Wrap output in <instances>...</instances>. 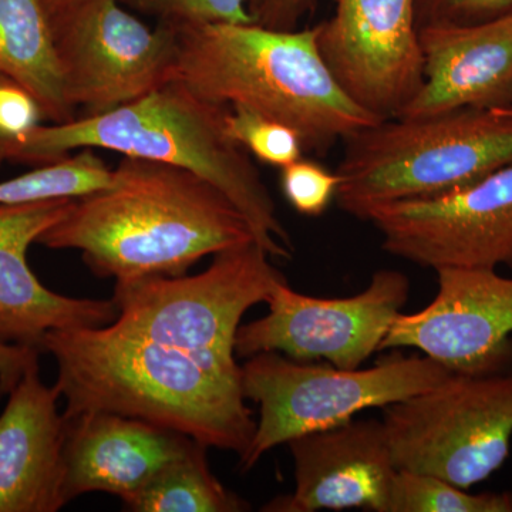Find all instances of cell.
Here are the masks:
<instances>
[{
    "mask_svg": "<svg viewBox=\"0 0 512 512\" xmlns=\"http://www.w3.org/2000/svg\"><path fill=\"white\" fill-rule=\"evenodd\" d=\"M107 190L74 198L36 244L77 249L99 278L183 276L204 256L256 242L245 215L192 171L124 157Z\"/></svg>",
    "mask_w": 512,
    "mask_h": 512,
    "instance_id": "6da1fadb",
    "label": "cell"
},
{
    "mask_svg": "<svg viewBox=\"0 0 512 512\" xmlns=\"http://www.w3.org/2000/svg\"><path fill=\"white\" fill-rule=\"evenodd\" d=\"M42 352L55 357V387L66 400V419L89 412L121 414L241 458L251 446L256 421L245 403L241 375L110 325L50 330Z\"/></svg>",
    "mask_w": 512,
    "mask_h": 512,
    "instance_id": "7a4b0ae2",
    "label": "cell"
},
{
    "mask_svg": "<svg viewBox=\"0 0 512 512\" xmlns=\"http://www.w3.org/2000/svg\"><path fill=\"white\" fill-rule=\"evenodd\" d=\"M228 107L171 80L124 106L92 117L32 128L0 141V165L55 163L70 151L101 148L160 161L210 181L245 215L256 244L271 258L292 259L293 244L271 192L247 151L228 136Z\"/></svg>",
    "mask_w": 512,
    "mask_h": 512,
    "instance_id": "3957f363",
    "label": "cell"
},
{
    "mask_svg": "<svg viewBox=\"0 0 512 512\" xmlns=\"http://www.w3.org/2000/svg\"><path fill=\"white\" fill-rule=\"evenodd\" d=\"M178 30L175 80L218 106L244 107L293 128L325 156L380 119L350 99L320 55L318 28L207 23Z\"/></svg>",
    "mask_w": 512,
    "mask_h": 512,
    "instance_id": "277c9868",
    "label": "cell"
},
{
    "mask_svg": "<svg viewBox=\"0 0 512 512\" xmlns=\"http://www.w3.org/2000/svg\"><path fill=\"white\" fill-rule=\"evenodd\" d=\"M343 143L335 200L366 222L380 205L439 197L512 164V106L393 117Z\"/></svg>",
    "mask_w": 512,
    "mask_h": 512,
    "instance_id": "5b68a950",
    "label": "cell"
},
{
    "mask_svg": "<svg viewBox=\"0 0 512 512\" xmlns=\"http://www.w3.org/2000/svg\"><path fill=\"white\" fill-rule=\"evenodd\" d=\"M285 276L256 242L225 249L194 276L116 282L111 328L183 350L229 375H241L235 336L252 306L266 302Z\"/></svg>",
    "mask_w": 512,
    "mask_h": 512,
    "instance_id": "8992f818",
    "label": "cell"
},
{
    "mask_svg": "<svg viewBox=\"0 0 512 512\" xmlns=\"http://www.w3.org/2000/svg\"><path fill=\"white\" fill-rule=\"evenodd\" d=\"M453 370L431 357L393 353L369 369L296 362L278 352L248 357L241 366L245 399L259 406V421L244 470L279 444L332 429L363 410L402 402L437 386Z\"/></svg>",
    "mask_w": 512,
    "mask_h": 512,
    "instance_id": "52a82bcc",
    "label": "cell"
},
{
    "mask_svg": "<svg viewBox=\"0 0 512 512\" xmlns=\"http://www.w3.org/2000/svg\"><path fill=\"white\" fill-rule=\"evenodd\" d=\"M382 421L397 470L470 490L510 454L512 370L453 372L426 392L383 407Z\"/></svg>",
    "mask_w": 512,
    "mask_h": 512,
    "instance_id": "ba28073f",
    "label": "cell"
},
{
    "mask_svg": "<svg viewBox=\"0 0 512 512\" xmlns=\"http://www.w3.org/2000/svg\"><path fill=\"white\" fill-rule=\"evenodd\" d=\"M53 42L74 110L97 116L175 80L178 30L148 28L120 0H79L50 18Z\"/></svg>",
    "mask_w": 512,
    "mask_h": 512,
    "instance_id": "9c48e42d",
    "label": "cell"
},
{
    "mask_svg": "<svg viewBox=\"0 0 512 512\" xmlns=\"http://www.w3.org/2000/svg\"><path fill=\"white\" fill-rule=\"evenodd\" d=\"M409 296L410 279L393 269L375 272L365 291L349 298L302 295L285 279L269 293L264 318L239 326L235 355L278 352L296 362L326 360L339 369H359L382 350Z\"/></svg>",
    "mask_w": 512,
    "mask_h": 512,
    "instance_id": "30bf717a",
    "label": "cell"
},
{
    "mask_svg": "<svg viewBox=\"0 0 512 512\" xmlns=\"http://www.w3.org/2000/svg\"><path fill=\"white\" fill-rule=\"evenodd\" d=\"M366 222L387 254L423 268H512V164L439 197L380 205Z\"/></svg>",
    "mask_w": 512,
    "mask_h": 512,
    "instance_id": "8fae6325",
    "label": "cell"
},
{
    "mask_svg": "<svg viewBox=\"0 0 512 512\" xmlns=\"http://www.w3.org/2000/svg\"><path fill=\"white\" fill-rule=\"evenodd\" d=\"M320 55L350 99L393 119L423 83L414 0H335L316 25Z\"/></svg>",
    "mask_w": 512,
    "mask_h": 512,
    "instance_id": "7c38bea8",
    "label": "cell"
},
{
    "mask_svg": "<svg viewBox=\"0 0 512 512\" xmlns=\"http://www.w3.org/2000/svg\"><path fill=\"white\" fill-rule=\"evenodd\" d=\"M430 305L399 313L382 350L414 348L458 373L512 370V278L497 269L436 271Z\"/></svg>",
    "mask_w": 512,
    "mask_h": 512,
    "instance_id": "4fadbf2b",
    "label": "cell"
},
{
    "mask_svg": "<svg viewBox=\"0 0 512 512\" xmlns=\"http://www.w3.org/2000/svg\"><path fill=\"white\" fill-rule=\"evenodd\" d=\"M295 491L262 511L389 512L397 470L383 421L350 420L288 441Z\"/></svg>",
    "mask_w": 512,
    "mask_h": 512,
    "instance_id": "5bb4252c",
    "label": "cell"
},
{
    "mask_svg": "<svg viewBox=\"0 0 512 512\" xmlns=\"http://www.w3.org/2000/svg\"><path fill=\"white\" fill-rule=\"evenodd\" d=\"M73 198L0 205V342L42 352L46 333L100 328L116 320L113 299H76L40 284L28 264V249L62 220Z\"/></svg>",
    "mask_w": 512,
    "mask_h": 512,
    "instance_id": "9a60e30c",
    "label": "cell"
},
{
    "mask_svg": "<svg viewBox=\"0 0 512 512\" xmlns=\"http://www.w3.org/2000/svg\"><path fill=\"white\" fill-rule=\"evenodd\" d=\"M423 83L397 117L512 106V13L464 26L419 30Z\"/></svg>",
    "mask_w": 512,
    "mask_h": 512,
    "instance_id": "2e32d148",
    "label": "cell"
},
{
    "mask_svg": "<svg viewBox=\"0 0 512 512\" xmlns=\"http://www.w3.org/2000/svg\"><path fill=\"white\" fill-rule=\"evenodd\" d=\"M66 421L67 504L87 493L116 495L127 504L195 443L178 431L121 414L89 412Z\"/></svg>",
    "mask_w": 512,
    "mask_h": 512,
    "instance_id": "e0dca14e",
    "label": "cell"
},
{
    "mask_svg": "<svg viewBox=\"0 0 512 512\" xmlns=\"http://www.w3.org/2000/svg\"><path fill=\"white\" fill-rule=\"evenodd\" d=\"M59 397L40 380L39 362L10 390L0 414V512H56L67 504Z\"/></svg>",
    "mask_w": 512,
    "mask_h": 512,
    "instance_id": "ac0fdd59",
    "label": "cell"
},
{
    "mask_svg": "<svg viewBox=\"0 0 512 512\" xmlns=\"http://www.w3.org/2000/svg\"><path fill=\"white\" fill-rule=\"evenodd\" d=\"M0 74L32 94L46 120L76 119L42 0H0Z\"/></svg>",
    "mask_w": 512,
    "mask_h": 512,
    "instance_id": "d6986e66",
    "label": "cell"
},
{
    "mask_svg": "<svg viewBox=\"0 0 512 512\" xmlns=\"http://www.w3.org/2000/svg\"><path fill=\"white\" fill-rule=\"evenodd\" d=\"M127 510L136 512H241L249 505L227 490L211 473L207 447L195 441L187 453L158 471L133 498Z\"/></svg>",
    "mask_w": 512,
    "mask_h": 512,
    "instance_id": "ffe728a7",
    "label": "cell"
},
{
    "mask_svg": "<svg viewBox=\"0 0 512 512\" xmlns=\"http://www.w3.org/2000/svg\"><path fill=\"white\" fill-rule=\"evenodd\" d=\"M74 156L60 158L55 163L39 165L35 170L0 183V205L80 198L107 190L116 181L114 168L93 150L84 148Z\"/></svg>",
    "mask_w": 512,
    "mask_h": 512,
    "instance_id": "44dd1931",
    "label": "cell"
},
{
    "mask_svg": "<svg viewBox=\"0 0 512 512\" xmlns=\"http://www.w3.org/2000/svg\"><path fill=\"white\" fill-rule=\"evenodd\" d=\"M389 512H512V493L471 494L439 477L399 470Z\"/></svg>",
    "mask_w": 512,
    "mask_h": 512,
    "instance_id": "7402d4cb",
    "label": "cell"
},
{
    "mask_svg": "<svg viewBox=\"0 0 512 512\" xmlns=\"http://www.w3.org/2000/svg\"><path fill=\"white\" fill-rule=\"evenodd\" d=\"M225 128L238 146L272 167H285L303 157L305 151L293 128L244 107L228 109Z\"/></svg>",
    "mask_w": 512,
    "mask_h": 512,
    "instance_id": "603a6c76",
    "label": "cell"
},
{
    "mask_svg": "<svg viewBox=\"0 0 512 512\" xmlns=\"http://www.w3.org/2000/svg\"><path fill=\"white\" fill-rule=\"evenodd\" d=\"M130 8L154 16L158 23L188 28L207 23H254L247 0H120Z\"/></svg>",
    "mask_w": 512,
    "mask_h": 512,
    "instance_id": "cb8c5ba5",
    "label": "cell"
},
{
    "mask_svg": "<svg viewBox=\"0 0 512 512\" xmlns=\"http://www.w3.org/2000/svg\"><path fill=\"white\" fill-rule=\"evenodd\" d=\"M340 178L322 164L299 158L281 168V188L293 210L305 217H320L335 200Z\"/></svg>",
    "mask_w": 512,
    "mask_h": 512,
    "instance_id": "d4e9b609",
    "label": "cell"
},
{
    "mask_svg": "<svg viewBox=\"0 0 512 512\" xmlns=\"http://www.w3.org/2000/svg\"><path fill=\"white\" fill-rule=\"evenodd\" d=\"M417 29L478 25L512 13V0H414Z\"/></svg>",
    "mask_w": 512,
    "mask_h": 512,
    "instance_id": "484cf974",
    "label": "cell"
},
{
    "mask_svg": "<svg viewBox=\"0 0 512 512\" xmlns=\"http://www.w3.org/2000/svg\"><path fill=\"white\" fill-rule=\"evenodd\" d=\"M43 120L45 114L35 97L0 74V141L15 140Z\"/></svg>",
    "mask_w": 512,
    "mask_h": 512,
    "instance_id": "4316f807",
    "label": "cell"
},
{
    "mask_svg": "<svg viewBox=\"0 0 512 512\" xmlns=\"http://www.w3.org/2000/svg\"><path fill=\"white\" fill-rule=\"evenodd\" d=\"M312 0H247L255 25L274 30H295L311 9Z\"/></svg>",
    "mask_w": 512,
    "mask_h": 512,
    "instance_id": "83f0119b",
    "label": "cell"
},
{
    "mask_svg": "<svg viewBox=\"0 0 512 512\" xmlns=\"http://www.w3.org/2000/svg\"><path fill=\"white\" fill-rule=\"evenodd\" d=\"M39 355V349L0 342V394H9Z\"/></svg>",
    "mask_w": 512,
    "mask_h": 512,
    "instance_id": "f1b7e54d",
    "label": "cell"
},
{
    "mask_svg": "<svg viewBox=\"0 0 512 512\" xmlns=\"http://www.w3.org/2000/svg\"><path fill=\"white\" fill-rule=\"evenodd\" d=\"M76 2H79V0H42L49 18H52V16L57 15V13L62 12V10L69 8V6L74 5Z\"/></svg>",
    "mask_w": 512,
    "mask_h": 512,
    "instance_id": "f546056e",
    "label": "cell"
}]
</instances>
